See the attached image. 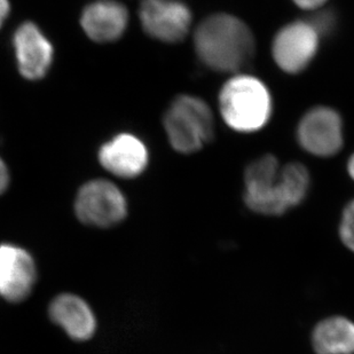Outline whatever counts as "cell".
I'll return each mask as SVG.
<instances>
[{"mask_svg": "<svg viewBox=\"0 0 354 354\" xmlns=\"http://www.w3.org/2000/svg\"><path fill=\"white\" fill-rule=\"evenodd\" d=\"M198 60L216 73L240 74L251 64L256 41L250 28L240 17L214 13L201 21L193 34Z\"/></svg>", "mask_w": 354, "mask_h": 354, "instance_id": "1", "label": "cell"}, {"mask_svg": "<svg viewBox=\"0 0 354 354\" xmlns=\"http://www.w3.org/2000/svg\"><path fill=\"white\" fill-rule=\"evenodd\" d=\"M218 104L223 120L239 133L264 129L273 114V97L266 84L243 73L233 75L224 84Z\"/></svg>", "mask_w": 354, "mask_h": 354, "instance_id": "2", "label": "cell"}, {"mask_svg": "<svg viewBox=\"0 0 354 354\" xmlns=\"http://www.w3.org/2000/svg\"><path fill=\"white\" fill-rule=\"evenodd\" d=\"M164 130L171 147L180 154L201 151L214 136V116L209 104L192 94H180L164 114Z\"/></svg>", "mask_w": 354, "mask_h": 354, "instance_id": "3", "label": "cell"}, {"mask_svg": "<svg viewBox=\"0 0 354 354\" xmlns=\"http://www.w3.org/2000/svg\"><path fill=\"white\" fill-rule=\"evenodd\" d=\"M281 167L274 155H263L244 171V203L263 216H281L288 207L280 185Z\"/></svg>", "mask_w": 354, "mask_h": 354, "instance_id": "4", "label": "cell"}, {"mask_svg": "<svg viewBox=\"0 0 354 354\" xmlns=\"http://www.w3.org/2000/svg\"><path fill=\"white\" fill-rule=\"evenodd\" d=\"M320 39V34L311 21H292L275 34L272 57L286 74H301L317 57Z\"/></svg>", "mask_w": 354, "mask_h": 354, "instance_id": "5", "label": "cell"}, {"mask_svg": "<svg viewBox=\"0 0 354 354\" xmlns=\"http://www.w3.org/2000/svg\"><path fill=\"white\" fill-rule=\"evenodd\" d=\"M75 212L84 224L111 227L127 217V198L111 181L95 179L80 187L75 200Z\"/></svg>", "mask_w": 354, "mask_h": 354, "instance_id": "6", "label": "cell"}, {"mask_svg": "<svg viewBox=\"0 0 354 354\" xmlns=\"http://www.w3.org/2000/svg\"><path fill=\"white\" fill-rule=\"evenodd\" d=\"M298 145L317 158H331L344 144L341 115L327 106H317L306 111L296 129Z\"/></svg>", "mask_w": 354, "mask_h": 354, "instance_id": "7", "label": "cell"}, {"mask_svg": "<svg viewBox=\"0 0 354 354\" xmlns=\"http://www.w3.org/2000/svg\"><path fill=\"white\" fill-rule=\"evenodd\" d=\"M139 19L148 36L174 44L187 37L193 15L183 0H141Z\"/></svg>", "mask_w": 354, "mask_h": 354, "instance_id": "8", "label": "cell"}, {"mask_svg": "<svg viewBox=\"0 0 354 354\" xmlns=\"http://www.w3.org/2000/svg\"><path fill=\"white\" fill-rule=\"evenodd\" d=\"M37 279L34 258L15 244H0V298L20 303L31 294Z\"/></svg>", "mask_w": 354, "mask_h": 354, "instance_id": "9", "label": "cell"}, {"mask_svg": "<svg viewBox=\"0 0 354 354\" xmlns=\"http://www.w3.org/2000/svg\"><path fill=\"white\" fill-rule=\"evenodd\" d=\"M17 67L24 78L41 80L53 62V47L50 40L32 22H24L13 36Z\"/></svg>", "mask_w": 354, "mask_h": 354, "instance_id": "10", "label": "cell"}, {"mask_svg": "<svg viewBox=\"0 0 354 354\" xmlns=\"http://www.w3.org/2000/svg\"><path fill=\"white\" fill-rule=\"evenodd\" d=\"M101 165L120 178H136L144 174L149 153L144 141L133 134H118L99 151Z\"/></svg>", "mask_w": 354, "mask_h": 354, "instance_id": "11", "label": "cell"}, {"mask_svg": "<svg viewBox=\"0 0 354 354\" xmlns=\"http://www.w3.org/2000/svg\"><path fill=\"white\" fill-rule=\"evenodd\" d=\"M129 24L127 7L118 0H97L84 8L80 24L97 43H109L123 36Z\"/></svg>", "mask_w": 354, "mask_h": 354, "instance_id": "12", "label": "cell"}, {"mask_svg": "<svg viewBox=\"0 0 354 354\" xmlns=\"http://www.w3.org/2000/svg\"><path fill=\"white\" fill-rule=\"evenodd\" d=\"M50 320L75 341H87L97 330V319L90 305L74 294H61L50 301Z\"/></svg>", "mask_w": 354, "mask_h": 354, "instance_id": "13", "label": "cell"}, {"mask_svg": "<svg viewBox=\"0 0 354 354\" xmlns=\"http://www.w3.org/2000/svg\"><path fill=\"white\" fill-rule=\"evenodd\" d=\"M315 354H354V322L341 315L326 317L312 331Z\"/></svg>", "mask_w": 354, "mask_h": 354, "instance_id": "14", "label": "cell"}, {"mask_svg": "<svg viewBox=\"0 0 354 354\" xmlns=\"http://www.w3.org/2000/svg\"><path fill=\"white\" fill-rule=\"evenodd\" d=\"M280 185L288 207H297L308 197L311 174L304 164L291 162L281 167Z\"/></svg>", "mask_w": 354, "mask_h": 354, "instance_id": "15", "label": "cell"}, {"mask_svg": "<svg viewBox=\"0 0 354 354\" xmlns=\"http://www.w3.org/2000/svg\"><path fill=\"white\" fill-rule=\"evenodd\" d=\"M338 233L345 247L354 252V200L348 203L343 210Z\"/></svg>", "mask_w": 354, "mask_h": 354, "instance_id": "16", "label": "cell"}, {"mask_svg": "<svg viewBox=\"0 0 354 354\" xmlns=\"http://www.w3.org/2000/svg\"><path fill=\"white\" fill-rule=\"evenodd\" d=\"M295 5L305 10H317L324 6L327 0H292Z\"/></svg>", "mask_w": 354, "mask_h": 354, "instance_id": "17", "label": "cell"}, {"mask_svg": "<svg viewBox=\"0 0 354 354\" xmlns=\"http://www.w3.org/2000/svg\"><path fill=\"white\" fill-rule=\"evenodd\" d=\"M10 184V174L7 169L6 164L3 163V160L0 158V195L6 191Z\"/></svg>", "mask_w": 354, "mask_h": 354, "instance_id": "18", "label": "cell"}, {"mask_svg": "<svg viewBox=\"0 0 354 354\" xmlns=\"http://www.w3.org/2000/svg\"><path fill=\"white\" fill-rule=\"evenodd\" d=\"M10 1L8 0H0V28L6 20L8 14H10Z\"/></svg>", "mask_w": 354, "mask_h": 354, "instance_id": "19", "label": "cell"}, {"mask_svg": "<svg viewBox=\"0 0 354 354\" xmlns=\"http://www.w3.org/2000/svg\"><path fill=\"white\" fill-rule=\"evenodd\" d=\"M348 172L350 174V177L354 180V154L352 155L351 158H348Z\"/></svg>", "mask_w": 354, "mask_h": 354, "instance_id": "20", "label": "cell"}]
</instances>
